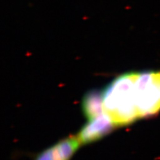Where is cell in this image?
Instances as JSON below:
<instances>
[{
  "label": "cell",
  "instance_id": "cell-1",
  "mask_svg": "<svg viewBox=\"0 0 160 160\" xmlns=\"http://www.w3.org/2000/svg\"><path fill=\"white\" fill-rule=\"evenodd\" d=\"M102 92L104 112L116 127L160 112V70L123 73Z\"/></svg>",
  "mask_w": 160,
  "mask_h": 160
},
{
  "label": "cell",
  "instance_id": "cell-2",
  "mask_svg": "<svg viewBox=\"0 0 160 160\" xmlns=\"http://www.w3.org/2000/svg\"><path fill=\"white\" fill-rule=\"evenodd\" d=\"M117 128L108 115L103 113L88 122L79 130L76 136L81 145L97 142Z\"/></svg>",
  "mask_w": 160,
  "mask_h": 160
},
{
  "label": "cell",
  "instance_id": "cell-3",
  "mask_svg": "<svg viewBox=\"0 0 160 160\" xmlns=\"http://www.w3.org/2000/svg\"><path fill=\"white\" fill-rule=\"evenodd\" d=\"M80 146L76 136H69L45 149L35 160H70Z\"/></svg>",
  "mask_w": 160,
  "mask_h": 160
},
{
  "label": "cell",
  "instance_id": "cell-4",
  "mask_svg": "<svg viewBox=\"0 0 160 160\" xmlns=\"http://www.w3.org/2000/svg\"><path fill=\"white\" fill-rule=\"evenodd\" d=\"M82 109L88 121L104 113L101 91H92L86 93L82 99Z\"/></svg>",
  "mask_w": 160,
  "mask_h": 160
}]
</instances>
